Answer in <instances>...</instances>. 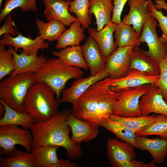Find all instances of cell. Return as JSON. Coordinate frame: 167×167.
I'll use <instances>...</instances> for the list:
<instances>
[{
	"label": "cell",
	"instance_id": "10",
	"mask_svg": "<svg viewBox=\"0 0 167 167\" xmlns=\"http://www.w3.org/2000/svg\"><path fill=\"white\" fill-rule=\"evenodd\" d=\"M0 45H11L16 52L19 49H21V52L27 55H37L39 50H44L48 49L49 46V43L42 41L38 34L32 39L19 33L15 37L8 34L3 35L0 40Z\"/></svg>",
	"mask_w": 167,
	"mask_h": 167
},
{
	"label": "cell",
	"instance_id": "24",
	"mask_svg": "<svg viewBox=\"0 0 167 167\" xmlns=\"http://www.w3.org/2000/svg\"><path fill=\"white\" fill-rule=\"evenodd\" d=\"M60 147L43 145L36 147L31 150L35 167H52L58 161L57 151Z\"/></svg>",
	"mask_w": 167,
	"mask_h": 167
},
{
	"label": "cell",
	"instance_id": "1",
	"mask_svg": "<svg viewBox=\"0 0 167 167\" xmlns=\"http://www.w3.org/2000/svg\"><path fill=\"white\" fill-rule=\"evenodd\" d=\"M118 92L102 80L91 85L72 105L71 113L77 118L100 126L113 113Z\"/></svg>",
	"mask_w": 167,
	"mask_h": 167
},
{
	"label": "cell",
	"instance_id": "12",
	"mask_svg": "<svg viewBox=\"0 0 167 167\" xmlns=\"http://www.w3.org/2000/svg\"><path fill=\"white\" fill-rule=\"evenodd\" d=\"M139 108L141 115L153 113L167 116V103L162 93L154 84H151L148 91L140 98Z\"/></svg>",
	"mask_w": 167,
	"mask_h": 167
},
{
	"label": "cell",
	"instance_id": "17",
	"mask_svg": "<svg viewBox=\"0 0 167 167\" xmlns=\"http://www.w3.org/2000/svg\"><path fill=\"white\" fill-rule=\"evenodd\" d=\"M149 0H130L129 12L124 16L122 22L129 25L137 32L141 33L145 23L151 16L148 5Z\"/></svg>",
	"mask_w": 167,
	"mask_h": 167
},
{
	"label": "cell",
	"instance_id": "20",
	"mask_svg": "<svg viewBox=\"0 0 167 167\" xmlns=\"http://www.w3.org/2000/svg\"><path fill=\"white\" fill-rule=\"evenodd\" d=\"M116 24L112 22L106 24L101 30L97 31L93 27L88 28L90 35L95 39L103 57L106 59L118 48L113 40V33Z\"/></svg>",
	"mask_w": 167,
	"mask_h": 167
},
{
	"label": "cell",
	"instance_id": "4",
	"mask_svg": "<svg viewBox=\"0 0 167 167\" xmlns=\"http://www.w3.org/2000/svg\"><path fill=\"white\" fill-rule=\"evenodd\" d=\"M35 73L36 82L45 83L54 91L58 102L66 82L72 79L83 78L84 72L79 67L66 65L59 58L52 57L47 59Z\"/></svg>",
	"mask_w": 167,
	"mask_h": 167
},
{
	"label": "cell",
	"instance_id": "30",
	"mask_svg": "<svg viewBox=\"0 0 167 167\" xmlns=\"http://www.w3.org/2000/svg\"><path fill=\"white\" fill-rule=\"evenodd\" d=\"M155 114L150 116L125 117L113 113L110 118L136 133L145 129L155 121L157 119V115Z\"/></svg>",
	"mask_w": 167,
	"mask_h": 167
},
{
	"label": "cell",
	"instance_id": "31",
	"mask_svg": "<svg viewBox=\"0 0 167 167\" xmlns=\"http://www.w3.org/2000/svg\"><path fill=\"white\" fill-rule=\"evenodd\" d=\"M1 167H35L32 153L17 149L15 147L6 157L0 159Z\"/></svg>",
	"mask_w": 167,
	"mask_h": 167
},
{
	"label": "cell",
	"instance_id": "26",
	"mask_svg": "<svg viewBox=\"0 0 167 167\" xmlns=\"http://www.w3.org/2000/svg\"><path fill=\"white\" fill-rule=\"evenodd\" d=\"M79 21L73 22L69 28L66 30L57 39L56 45L57 49H64L67 46L79 45L85 37L84 28Z\"/></svg>",
	"mask_w": 167,
	"mask_h": 167
},
{
	"label": "cell",
	"instance_id": "13",
	"mask_svg": "<svg viewBox=\"0 0 167 167\" xmlns=\"http://www.w3.org/2000/svg\"><path fill=\"white\" fill-rule=\"evenodd\" d=\"M159 75L150 76L144 75L136 70L130 69L127 75L119 79L109 77L102 80L106 85L109 86L111 90L116 92L122 89L137 87L143 85L155 84Z\"/></svg>",
	"mask_w": 167,
	"mask_h": 167
},
{
	"label": "cell",
	"instance_id": "41",
	"mask_svg": "<svg viewBox=\"0 0 167 167\" xmlns=\"http://www.w3.org/2000/svg\"><path fill=\"white\" fill-rule=\"evenodd\" d=\"M156 164L153 160L148 163L132 159L123 163L121 167H156Z\"/></svg>",
	"mask_w": 167,
	"mask_h": 167
},
{
	"label": "cell",
	"instance_id": "36",
	"mask_svg": "<svg viewBox=\"0 0 167 167\" xmlns=\"http://www.w3.org/2000/svg\"><path fill=\"white\" fill-rule=\"evenodd\" d=\"M14 59L11 50L6 49L5 46L0 45V80L10 74L14 70Z\"/></svg>",
	"mask_w": 167,
	"mask_h": 167
},
{
	"label": "cell",
	"instance_id": "39",
	"mask_svg": "<svg viewBox=\"0 0 167 167\" xmlns=\"http://www.w3.org/2000/svg\"><path fill=\"white\" fill-rule=\"evenodd\" d=\"M12 14H9L5 17L4 22L0 29V36L5 34H9L13 37L17 36L19 33L16 29L14 22L12 19Z\"/></svg>",
	"mask_w": 167,
	"mask_h": 167
},
{
	"label": "cell",
	"instance_id": "34",
	"mask_svg": "<svg viewBox=\"0 0 167 167\" xmlns=\"http://www.w3.org/2000/svg\"><path fill=\"white\" fill-rule=\"evenodd\" d=\"M37 0H5L0 13V22L14 9L19 7L22 12H35L38 10Z\"/></svg>",
	"mask_w": 167,
	"mask_h": 167
},
{
	"label": "cell",
	"instance_id": "9",
	"mask_svg": "<svg viewBox=\"0 0 167 167\" xmlns=\"http://www.w3.org/2000/svg\"><path fill=\"white\" fill-rule=\"evenodd\" d=\"M134 47H118L107 59L105 70L109 77L119 79L127 75L130 70L131 56Z\"/></svg>",
	"mask_w": 167,
	"mask_h": 167
},
{
	"label": "cell",
	"instance_id": "3",
	"mask_svg": "<svg viewBox=\"0 0 167 167\" xmlns=\"http://www.w3.org/2000/svg\"><path fill=\"white\" fill-rule=\"evenodd\" d=\"M54 91L42 82H36L28 90L24 101L26 112L36 121L48 120L58 112Z\"/></svg>",
	"mask_w": 167,
	"mask_h": 167
},
{
	"label": "cell",
	"instance_id": "18",
	"mask_svg": "<svg viewBox=\"0 0 167 167\" xmlns=\"http://www.w3.org/2000/svg\"><path fill=\"white\" fill-rule=\"evenodd\" d=\"M11 50L13 56L15 68L10 74L11 76L28 72L35 73L38 71L47 59L43 54L27 55L21 51L18 54L10 45H7Z\"/></svg>",
	"mask_w": 167,
	"mask_h": 167
},
{
	"label": "cell",
	"instance_id": "27",
	"mask_svg": "<svg viewBox=\"0 0 167 167\" xmlns=\"http://www.w3.org/2000/svg\"><path fill=\"white\" fill-rule=\"evenodd\" d=\"M0 103L4 106L5 112L0 119V126L6 125L20 126L25 129H29L30 126L36 122L31 115L26 112L16 111L5 104L0 99Z\"/></svg>",
	"mask_w": 167,
	"mask_h": 167
},
{
	"label": "cell",
	"instance_id": "46",
	"mask_svg": "<svg viewBox=\"0 0 167 167\" xmlns=\"http://www.w3.org/2000/svg\"><path fill=\"white\" fill-rule=\"evenodd\" d=\"M66 1H71V0H65Z\"/></svg>",
	"mask_w": 167,
	"mask_h": 167
},
{
	"label": "cell",
	"instance_id": "49",
	"mask_svg": "<svg viewBox=\"0 0 167 167\" xmlns=\"http://www.w3.org/2000/svg\"></svg>",
	"mask_w": 167,
	"mask_h": 167
},
{
	"label": "cell",
	"instance_id": "48",
	"mask_svg": "<svg viewBox=\"0 0 167 167\" xmlns=\"http://www.w3.org/2000/svg\"></svg>",
	"mask_w": 167,
	"mask_h": 167
},
{
	"label": "cell",
	"instance_id": "22",
	"mask_svg": "<svg viewBox=\"0 0 167 167\" xmlns=\"http://www.w3.org/2000/svg\"><path fill=\"white\" fill-rule=\"evenodd\" d=\"M135 140L139 149L150 152L156 164L164 162L167 156V139L136 136Z\"/></svg>",
	"mask_w": 167,
	"mask_h": 167
},
{
	"label": "cell",
	"instance_id": "6",
	"mask_svg": "<svg viewBox=\"0 0 167 167\" xmlns=\"http://www.w3.org/2000/svg\"><path fill=\"white\" fill-rule=\"evenodd\" d=\"M150 86V84H144L117 91L118 96L113 114L125 117L141 116L139 108L140 99L148 91Z\"/></svg>",
	"mask_w": 167,
	"mask_h": 167
},
{
	"label": "cell",
	"instance_id": "15",
	"mask_svg": "<svg viewBox=\"0 0 167 167\" xmlns=\"http://www.w3.org/2000/svg\"><path fill=\"white\" fill-rule=\"evenodd\" d=\"M66 122L72 131L71 139L75 144L80 145L82 142H90L98 135L99 126L78 119L71 113L67 118Z\"/></svg>",
	"mask_w": 167,
	"mask_h": 167
},
{
	"label": "cell",
	"instance_id": "14",
	"mask_svg": "<svg viewBox=\"0 0 167 167\" xmlns=\"http://www.w3.org/2000/svg\"><path fill=\"white\" fill-rule=\"evenodd\" d=\"M107 148V156L113 167H121L123 163L136 157L134 148L127 142L109 138Z\"/></svg>",
	"mask_w": 167,
	"mask_h": 167
},
{
	"label": "cell",
	"instance_id": "21",
	"mask_svg": "<svg viewBox=\"0 0 167 167\" xmlns=\"http://www.w3.org/2000/svg\"><path fill=\"white\" fill-rule=\"evenodd\" d=\"M81 47L91 75H96L105 70L106 59L102 56L97 43L92 36L90 35Z\"/></svg>",
	"mask_w": 167,
	"mask_h": 167
},
{
	"label": "cell",
	"instance_id": "11",
	"mask_svg": "<svg viewBox=\"0 0 167 167\" xmlns=\"http://www.w3.org/2000/svg\"><path fill=\"white\" fill-rule=\"evenodd\" d=\"M109 77V74L105 70L96 75H90L86 78L76 79L70 87L62 91V96L58 101V105L64 102L74 104L91 85Z\"/></svg>",
	"mask_w": 167,
	"mask_h": 167
},
{
	"label": "cell",
	"instance_id": "16",
	"mask_svg": "<svg viewBox=\"0 0 167 167\" xmlns=\"http://www.w3.org/2000/svg\"><path fill=\"white\" fill-rule=\"evenodd\" d=\"M45 7L43 14L48 21L57 20L67 27L73 22L79 21L69 11L70 1L65 0H43Z\"/></svg>",
	"mask_w": 167,
	"mask_h": 167
},
{
	"label": "cell",
	"instance_id": "19",
	"mask_svg": "<svg viewBox=\"0 0 167 167\" xmlns=\"http://www.w3.org/2000/svg\"><path fill=\"white\" fill-rule=\"evenodd\" d=\"M130 69L139 72L147 76L160 75L159 64L138 46L134 47L130 60Z\"/></svg>",
	"mask_w": 167,
	"mask_h": 167
},
{
	"label": "cell",
	"instance_id": "29",
	"mask_svg": "<svg viewBox=\"0 0 167 167\" xmlns=\"http://www.w3.org/2000/svg\"><path fill=\"white\" fill-rule=\"evenodd\" d=\"M36 24L39 30L38 35L43 41L46 40L51 42L57 40L66 30L65 26L56 19L45 23L41 19H37Z\"/></svg>",
	"mask_w": 167,
	"mask_h": 167
},
{
	"label": "cell",
	"instance_id": "47",
	"mask_svg": "<svg viewBox=\"0 0 167 167\" xmlns=\"http://www.w3.org/2000/svg\"><path fill=\"white\" fill-rule=\"evenodd\" d=\"M167 160V157H166V158Z\"/></svg>",
	"mask_w": 167,
	"mask_h": 167
},
{
	"label": "cell",
	"instance_id": "32",
	"mask_svg": "<svg viewBox=\"0 0 167 167\" xmlns=\"http://www.w3.org/2000/svg\"><path fill=\"white\" fill-rule=\"evenodd\" d=\"M101 126L113 133L122 141L130 143L134 148L139 149L135 140L136 136L135 133L119 122L110 118L104 122Z\"/></svg>",
	"mask_w": 167,
	"mask_h": 167
},
{
	"label": "cell",
	"instance_id": "5",
	"mask_svg": "<svg viewBox=\"0 0 167 167\" xmlns=\"http://www.w3.org/2000/svg\"><path fill=\"white\" fill-rule=\"evenodd\" d=\"M36 82L35 73L33 72L10 76L0 83V99L13 109L25 112V99L30 88Z\"/></svg>",
	"mask_w": 167,
	"mask_h": 167
},
{
	"label": "cell",
	"instance_id": "40",
	"mask_svg": "<svg viewBox=\"0 0 167 167\" xmlns=\"http://www.w3.org/2000/svg\"><path fill=\"white\" fill-rule=\"evenodd\" d=\"M130 0H113V9L112 22L116 24L121 23V16L125 4Z\"/></svg>",
	"mask_w": 167,
	"mask_h": 167
},
{
	"label": "cell",
	"instance_id": "37",
	"mask_svg": "<svg viewBox=\"0 0 167 167\" xmlns=\"http://www.w3.org/2000/svg\"><path fill=\"white\" fill-rule=\"evenodd\" d=\"M150 13L159 23L158 25L162 31V36L159 38L163 43H167V16H165L161 10H158L154 6L152 0H149L148 5Z\"/></svg>",
	"mask_w": 167,
	"mask_h": 167
},
{
	"label": "cell",
	"instance_id": "35",
	"mask_svg": "<svg viewBox=\"0 0 167 167\" xmlns=\"http://www.w3.org/2000/svg\"><path fill=\"white\" fill-rule=\"evenodd\" d=\"M135 135L137 136L156 135L167 139V116L158 114L155 121L145 129L135 133Z\"/></svg>",
	"mask_w": 167,
	"mask_h": 167
},
{
	"label": "cell",
	"instance_id": "7",
	"mask_svg": "<svg viewBox=\"0 0 167 167\" xmlns=\"http://www.w3.org/2000/svg\"><path fill=\"white\" fill-rule=\"evenodd\" d=\"M33 137L31 132L14 125L0 126V148L2 154L8 156L16 145L31 151Z\"/></svg>",
	"mask_w": 167,
	"mask_h": 167
},
{
	"label": "cell",
	"instance_id": "38",
	"mask_svg": "<svg viewBox=\"0 0 167 167\" xmlns=\"http://www.w3.org/2000/svg\"><path fill=\"white\" fill-rule=\"evenodd\" d=\"M159 64L160 73L157 82L154 84L161 90L167 103V56Z\"/></svg>",
	"mask_w": 167,
	"mask_h": 167
},
{
	"label": "cell",
	"instance_id": "42",
	"mask_svg": "<svg viewBox=\"0 0 167 167\" xmlns=\"http://www.w3.org/2000/svg\"><path fill=\"white\" fill-rule=\"evenodd\" d=\"M77 164L69 160L59 159L57 163L54 165L52 167H77Z\"/></svg>",
	"mask_w": 167,
	"mask_h": 167
},
{
	"label": "cell",
	"instance_id": "23",
	"mask_svg": "<svg viewBox=\"0 0 167 167\" xmlns=\"http://www.w3.org/2000/svg\"><path fill=\"white\" fill-rule=\"evenodd\" d=\"M113 0H90L89 14H93L96 19L97 31L112 22Z\"/></svg>",
	"mask_w": 167,
	"mask_h": 167
},
{
	"label": "cell",
	"instance_id": "45",
	"mask_svg": "<svg viewBox=\"0 0 167 167\" xmlns=\"http://www.w3.org/2000/svg\"><path fill=\"white\" fill-rule=\"evenodd\" d=\"M2 0H0V8L1 9V7L2 5Z\"/></svg>",
	"mask_w": 167,
	"mask_h": 167
},
{
	"label": "cell",
	"instance_id": "2",
	"mask_svg": "<svg viewBox=\"0 0 167 167\" xmlns=\"http://www.w3.org/2000/svg\"><path fill=\"white\" fill-rule=\"evenodd\" d=\"M71 109H63L51 118L43 121H36L29 128L33 137L32 150L43 145L62 147L71 160L80 159L83 151L80 145L75 144L69 135V127L67 118Z\"/></svg>",
	"mask_w": 167,
	"mask_h": 167
},
{
	"label": "cell",
	"instance_id": "28",
	"mask_svg": "<svg viewBox=\"0 0 167 167\" xmlns=\"http://www.w3.org/2000/svg\"><path fill=\"white\" fill-rule=\"evenodd\" d=\"M52 54L58 57L65 64L88 70V66L83 57L81 46H68L59 51H53Z\"/></svg>",
	"mask_w": 167,
	"mask_h": 167
},
{
	"label": "cell",
	"instance_id": "44",
	"mask_svg": "<svg viewBox=\"0 0 167 167\" xmlns=\"http://www.w3.org/2000/svg\"><path fill=\"white\" fill-rule=\"evenodd\" d=\"M5 112V108L2 104H0V118H2L4 116Z\"/></svg>",
	"mask_w": 167,
	"mask_h": 167
},
{
	"label": "cell",
	"instance_id": "25",
	"mask_svg": "<svg viewBox=\"0 0 167 167\" xmlns=\"http://www.w3.org/2000/svg\"><path fill=\"white\" fill-rule=\"evenodd\" d=\"M114 37L115 44L118 47L127 46H138L140 44V34L122 21L116 24Z\"/></svg>",
	"mask_w": 167,
	"mask_h": 167
},
{
	"label": "cell",
	"instance_id": "33",
	"mask_svg": "<svg viewBox=\"0 0 167 167\" xmlns=\"http://www.w3.org/2000/svg\"><path fill=\"white\" fill-rule=\"evenodd\" d=\"M90 0H74L70 1L69 11L74 13L82 24L84 29L89 27L92 19L89 11L90 6Z\"/></svg>",
	"mask_w": 167,
	"mask_h": 167
},
{
	"label": "cell",
	"instance_id": "43",
	"mask_svg": "<svg viewBox=\"0 0 167 167\" xmlns=\"http://www.w3.org/2000/svg\"><path fill=\"white\" fill-rule=\"evenodd\" d=\"M155 2L157 4H154V6L157 10L163 9L166 10L167 11V3L165 0H156Z\"/></svg>",
	"mask_w": 167,
	"mask_h": 167
},
{
	"label": "cell",
	"instance_id": "8",
	"mask_svg": "<svg viewBox=\"0 0 167 167\" xmlns=\"http://www.w3.org/2000/svg\"><path fill=\"white\" fill-rule=\"evenodd\" d=\"M157 25L156 20L151 15L143 26L139 41L147 43L148 49L146 52L159 63L167 56V43L163 42L158 37L156 31Z\"/></svg>",
	"mask_w": 167,
	"mask_h": 167
}]
</instances>
